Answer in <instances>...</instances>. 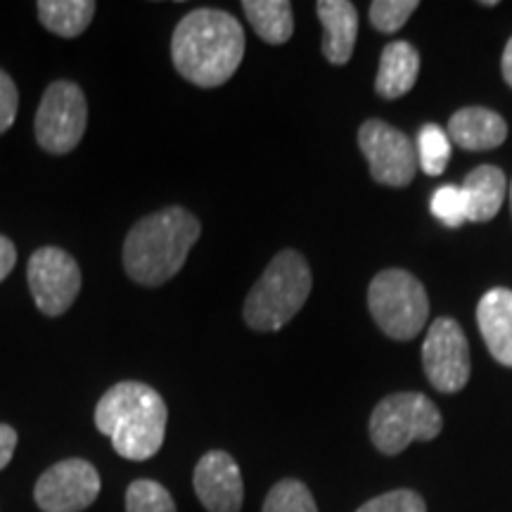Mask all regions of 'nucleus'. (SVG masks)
I'll list each match as a JSON object with an SVG mask.
<instances>
[{"label": "nucleus", "mask_w": 512, "mask_h": 512, "mask_svg": "<svg viewBox=\"0 0 512 512\" xmlns=\"http://www.w3.org/2000/svg\"><path fill=\"white\" fill-rule=\"evenodd\" d=\"M17 441H19V437H17L15 427L3 425V422H0V470H5V467L10 465L12 456H15Z\"/></svg>", "instance_id": "27"}, {"label": "nucleus", "mask_w": 512, "mask_h": 512, "mask_svg": "<svg viewBox=\"0 0 512 512\" xmlns=\"http://www.w3.org/2000/svg\"><path fill=\"white\" fill-rule=\"evenodd\" d=\"M261 512H318V505L304 482L283 479L268 491Z\"/></svg>", "instance_id": "21"}, {"label": "nucleus", "mask_w": 512, "mask_h": 512, "mask_svg": "<svg viewBox=\"0 0 512 512\" xmlns=\"http://www.w3.org/2000/svg\"><path fill=\"white\" fill-rule=\"evenodd\" d=\"M202 226L183 207H166L140 219L124 240V268L138 285H164L181 271Z\"/></svg>", "instance_id": "3"}, {"label": "nucleus", "mask_w": 512, "mask_h": 512, "mask_svg": "<svg viewBox=\"0 0 512 512\" xmlns=\"http://www.w3.org/2000/svg\"><path fill=\"white\" fill-rule=\"evenodd\" d=\"M451 143L470 152L494 150L508 138V124L501 114L486 107H463L453 114L446 128Z\"/></svg>", "instance_id": "14"}, {"label": "nucleus", "mask_w": 512, "mask_h": 512, "mask_svg": "<svg viewBox=\"0 0 512 512\" xmlns=\"http://www.w3.org/2000/svg\"><path fill=\"white\" fill-rule=\"evenodd\" d=\"M169 408L162 394L143 382H119L95 406V427L110 437L121 458L143 463L155 458L166 437Z\"/></svg>", "instance_id": "2"}, {"label": "nucleus", "mask_w": 512, "mask_h": 512, "mask_svg": "<svg viewBox=\"0 0 512 512\" xmlns=\"http://www.w3.org/2000/svg\"><path fill=\"white\" fill-rule=\"evenodd\" d=\"M195 494L207 512H240L245 503V482L235 458L226 451H209L195 465Z\"/></svg>", "instance_id": "12"}, {"label": "nucleus", "mask_w": 512, "mask_h": 512, "mask_svg": "<svg viewBox=\"0 0 512 512\" xmlns=\"http://www.w3.org/2000/svg\"><path fill=\"white\" fill-rule=\"evenodd\" d=\"M323 24V55L330 64H347L358 38V12L349 0H320L316 5Z\"/></svg>", "instance_id": "15"}, {"label": "nucleus", "mask_w": 512, "mask_h": 512, "mask_svg": "<svg viewBox=\"0 0 512 512\" xmlns=\"http://www.w3.org/2000/svg\"><path fill=\"white\" fill-rule=\"evenodd\" d=\"M425 375L439 392L456 394L470 380V344L453 318H437L422 342Z\"/></svg>", "instance_id": "10"}, {"label": "nucleus", "mask_w": 512, "mask_h": 512, "mask_svg": "<svg viewBox=\"0 0 512 512\" xmlns=\"http://www.w3.org/2000/svg\"><path fill=\"white\" fill-rule=\"evenodd\" d=\"M430 209L446 228H460L467 221V204L460 185H441L432 195Z\"/></svg>", "instance_id": "23"}, {"label": "nucleus", "mask_w": 512, "mask_h": 512, "mask_svg": "<svg viewBox=\"0 0 512 512\" xmlns=\"http://www.w3.org/2000/svg\"><path fill=\"white\" fill-rule=\"evenodd\" d=\"M444 420L430 396L399 392L387 396L370 415V439L384 456H399L413 441H432L441 434Z\"/></svg>", "instance_id": "5"}, {"label": "nucleus", "mask_w": 512, "mask_h": 512, "mask_svg": "<svg viewBox=\"0 0 512 512\" xmlns=\"http://www.w3.org/2000/svg\"><path fill=\"white\" fill-rule=\"evenodd\" d=\"M501 67H503V79H505V83H508V86L512 88V38H510L508 46H505V50H503V62H501Z\"/></svg>", "instance_id": "29"}, {"label": "nucleus", "mask_w": 512, "mask_h": 512, "mask_svg": "<svg viewBox=\"0 0 512 512\" xmlns=\"http://www.w3.org/2000/svg\"><path fill=\"white\" fill-rule=\"evenodd\" d=\"M31 297L46 316H62L72 309L81 290V271L72 254L60 247H41L27 266Z\"/></svg>", "instance_id": "8"}, {"label": "nucleus", "mask_w": 512, "mask_h": 512, "mask_svg": "<svg viewBox=\"0 0 512 512\" xmlns=\"http://www.w3.org/2000/svg\"><path fill=\"white\" fill-rule=\"evenodd\" d=\"M126 512H176V503L155 479H136L126 489Z\"/></svg>", "instance_id": "22"}, {"label": "nucleus", "mask_w": 512, "mask_h": 512, "mask_svg": "<svg viewBox=\"0 0 512 512\" xmlns=\"http://www.w3.org/2000/svg\"><path fill=\"white\" fill-rule=\"evenodd\" d=\"M100 486V475L93 463L67 458L38 477L34 498L43 512H83L98 501Z\"/></svg>", "instance_id": "11"}, {"label": "nucleus", "mask_w": 512, "mask_h": 512, "mask_svg": "<svg viewBox=\"0 0 512 512\" xmlns=\"http://www.w3.org/2000/svg\"><path fill=\"white\" fill-rule=\"evenodd\" d=\"M467 204V221H491L501 211L508 195V178L498 166L484 164L465 176L460 185Z\"/></svg>", "instance_id": "16"}, {"label": "nucleus", "mask_w": 512, "mask_h": 512, "mask_svg": "<svg viewBox=\"0 0 512 512\" xmlns=\"http://www.w3.org/2000/svg\"><path fill=\"white\" fill-rule=\"evenodd\" d=\"M17 264V249L12 245L10 238L0 235V283L12 273Z\"/></svg>", "instance_id": "28"}, {"label": "nucleus", "mask_w": 512, "mask_h": 512, "mask_svg": "<svg viewBox=\"0 0 512 512\" xmlns=\"http://www.w3.org/2000/svg\"><path fill=\"white\" fill-rule=\"evenodd\" d=\"M477 323L494 361L512 368V290L494 287L477 306Z\"/></svg>", "instance_id": "13"}, {"label": "nucleus", "mask_w": 512, "mask_h": 512, "mask_svg": "<svg viewBox=\"0 0 512 512\" xmlns=\"http://www.w3.org/2000/svg\"><path fill=\"white\" fill-rule=\"evenodd\" d=\"M420 74V55L411 43L394 41L384 46L377 69L375 91L387 100H396L406 95L415 86Z\"/></svg>", "instance_id": "17"}, {"label": "nucleus", "mask_w": 512, "mask_h": 512, "mask_svg": "<svg viewBox=\"0 0 512 512\" xmlns=\"http://www.w3.org/2000/svg\"><path fill=\"white\" fill-rule=\"evenodd\" d=\"M38 19L50 34L62 38H76L93 22V0H41L36 5Z\"/></svg>", "instance_id": "19"}, {"label": "nucleus", "mask_w": 512, "mask_h": 512, "mask_svg": "<svg viewBox=\"0 0 512 512\" xmlns=\"http://www.w3.org/2000/svg\"><path fill=\"white\" fill-rule=\"evenodd\" d=\"M451 138L437 124H425L418 133V164L427 176H441L451 159Z\"/></svg>", "instance_id": "20"}, {"label": "nucleus", "mask_w": 512, "mask_h": 512, "mask_svg": "<svg viewBox=\"0 0 512 512\" xmlns=\"http://www.w3.org/2000/svg\"><path fill=\"white\" fill-rule=\"evenodd\" d=\"M245 57V29L226 10L197 8L185 15L171 38L176 72L192 86H223Z\"/></svg>", "instance_id": "1"}, {"label": "nucleus", "mask_w": 512, "mask_h": 512, "mask_svg": "<svg viewBox=\"0 0 512 512\" xmlns=\"http://www.w3.org/2000/svg\"><path fill=\"white\" fill-rule=\"evenodd\" d=\"M508 197H510V211H512V181H510V188H508Z\"/></svg>", "instance_id": "30"}, {"label": "nucleus", "mask_w": 512, "mask_h": 512, "mask_svg": "<svg viewBox=\"0 0 512 512\" xmlns=\"http://www.w3.org/2000/svg\"><path fill=\"white\" fill-rule=\"evenodd\" d=\"M358 147L368 159L370 174L377 183L406 188L418 171V150L406 133L384 124L380 119H370L358 131Z\"/></svg>", "instance_id": "9"}, {"label": "nucleus", "mask_w": 512, "mask_h": 512, "mask_svg": "<svg viewBox=\"0 0 512 512\" xmlns=\"http://www.w3.org/2000/svg\"><path fill=\"white\" fill-rule=\"evenodd\" d=\"M313 287L311 268L306 259L294 249H285L268 264L247 294L245 323L252 330L275 332L285 328L302 311Z\"/></svg>", "instance_id": "4"}, {"label": "nucleus", "mask_w": 512, "mask_h": 512, "mask_svg": "<svg viewBox=\"0 0 512 512\" xmlns=\"http://www.w3.org/2000/svg\"><path fill=\"white\" fill-rule=\"evenodd\" d=\"M19 110V93L15 81L8 72L0 69V133H5L15 124Z\"/></svg>", "instance_id": "26"}, {"label": "nucleus", "mask_w": 512, "mask_h": 512, "mask_svg": "<svg viewBox=\"0 0 512 512\" xmlns=\"http://www.w3.org/2000/svg\"><path fill=\"white\" fill-rule=\"evenodd\" d=\"M356 512H427V505L420 494L411 489H396L387 494L370 498Z\"/></svg>", "instance_id": "25"}, {"label": "nucleus", "mask_w": 512, "mask_h": 512, "mask_svg": "<svg viewBox=\"0 0 512 512\" xmlns=\"http://www.w3.org/2000/svg\"><path fill=\"white\" fill-rule=\"evenodd\" d=\"M418 10L415 0H375L370 5V22L382 34H394Z\"/></svg>", "instance_id": "24"}, {"label": "nucleus", "mask_w": 512, "mask_h": 512, "mask_svg": "<svg viewBox=\"0 0 512 512\" xmlns=\"http://www.w3.org/2000/svg\"><path fill=\"white\" fill-rule=\"evenodd\" d=\"M242 10L261 41L283 46L294 34L292 3L287 0H245Z\"/></svg>", "instance_id": "18"}, {"label": "nucleus", "mask_w": 512, "mask_h": 512, "mask_svg": "<svg viewBox=\"0 0 512 512\" xmlns=\"http://www.w3.org/2000/svg\"><path fill=\"white\" fill-rule=\"evenodd\" d=\"M88 124L86 95L74 81H55L43 93L34 131L36 140L50 155H67L81 143Z\"/></svg>", "instance_id": "7"}, {"label": "nucleus", "mask_w": 512, "mask_h": 512, "mask_svg": "<svg viewBox=\"0 0 512 512\" xmlns=\"http://www.w3.org/2000/svg\"><path fill=\"white\" fill-rule=\"evenodd\" d=\"M368 306L387 337L408 342L418 337L430 316V299L415 275L399 268L377 273L368 287Z\"/></svg>", "instance_id": "6"}]
</instances>
